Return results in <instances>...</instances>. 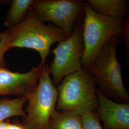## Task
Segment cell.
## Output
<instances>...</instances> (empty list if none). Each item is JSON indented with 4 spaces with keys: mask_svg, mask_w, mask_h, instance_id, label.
Masks as SVG:
<instances>
[{
    "mask_svg": "<svg viewBox=\"0 0 129 129\" xmlns=\"http://www.w3.org/2000/svg\"><path fill=\"white\" fill-rule=\"evenodd\" d=\"M122 35L110 38L95 59L84 68L92 76L100 92L114 102L128 103L129 95L123 84L121 68L117 56V49Z\"/></svg>",
    "mask_w": 129,
    "mask_h": 129,
    "instance_id": "6da1fadb",
    "label": "cell"
},
{
    "mask_svg": "<svg viewBox=\"0 0 129 129\" xmlns=\"http://www.w3.org/2000/svg\"><path fill=\"white\" fill-rule=\"evenodd\" d=\"M6 31L9 37L10 49L17 47L36 50L40 55L39 64L42 66L46 64L52 45L67 38L59 28L53 23L46 25L42 22L32 7L22 23Z\"/></svg>",
    "mask_w": 129,
    "mask_h": 129,
    "instance_id": "7a4b0ae2",
    "label": "cell"
},
{
    "mask_svg": "<svg viewBox=\"0 0 129 129\" xmlns=\"http://www.w3.org/2000/svg\"><path fill=\"white\" fill-rule=\"evenodd\" d=\"M96 85L92 76L84 68L66 76L57 88L56 110L74 111L80 115L96 112L98 108Z\"/></svg>",
    "mask_w": 129,
    "mask_h": 129,
    "instance_id": "3957f363",
    "label": "cell"
},
{
    "mask_svg": "<svg viewBox=\"0 0 129 129\" xmlns=\"http://www.w3.org/2000/svg\"><path fill=\"white\" fill-rule=\"evenodd\" d=\"M124 26L123 21L100 15L85 3L83 19L85 46L82 59L83 68H86L92 63L110 38L122 35Z\"/></svg>",
    "mask_w": 129,
    "mask_h": 129,
    "instance_id": "277c9868",
    "label": "cell"
},
{
    "mask_svg": "<svg viewBox=\"0 0 129 129\" xmlns=\"http://www.w3.org/2000/svg\"><path fill=\"white\" fill-rule=\"evenodd\" d=\"M58 99L57 88L52 82L49 65L43 66L37 86L28 98L26 113L22 122L27 129H47L55 110Z\"/></svg>",
    "mask_w": 129,
    "mask_h": 129,
    "instance_id": "5b68a950",
    "label": "cell"
},
{
    "mask_svg": "<svg viewBox=\"0 0 129 129\" xmlns=\"http://www.w3.org/2000/svg\"><path fill=\"white\" fill-rule=\"evenodd\" d=\"M85 46L83 39V20L76 24L69 37L58 43L50 53L54 57L49 70L52 82L57 87L63 78L83 69L82 59Z\"/></svg>",
    "mask_w": 129,
    "mask_h": 129,
    "instance_id": "8992f818",
    "label": "cell"
},
{
    "mask_svg": "<svg viewBox=\"0 0 129 129\" xmlns=\"http://www.w3.org/2000/svg\"><path fill=\"white\" fill-rule=\"evenodd\" d=\"M85 3L79 0H34L32 7L43 23L50 22L69 37L83 20Z\"/></svg>",
    "mask_w": 129,
    "mask_h": 129,
    "instance_id": "52a82bcc",
    "label": "cell"
},
{
    "mask_svg": "<svg viewBox=\"0 0 129 129\" xmlns=\"http://www.w3.org/2000/svg\"><path fill=\"white\" fill-rule=\"evenodd\" d=\"M42 68L39 64L23 73L13 72L7 68H0V97H28L37 86Z\"/></svg>",
    "mask_w": 129,
    "mask_h": 129,
    "instance_id": "ba28073f",
    "label": "cell"
},
{
    "mask_svg": "<svg viewBox=\"0 0 129 129\" xmlns=\"http://www.w3.org/2000/svg\"><path fill=\"white\" fill-rule=\"evenodd\" d=\"M97 115L106 129H129V104L114 102L96 90Z\"/></svg>",
    "mask_w": 129,
    "mask_h": 129,
    "instance_id": "9c48e42d",
    "label": "cell"
},
{
    "mask_svg": "<svg viewBox=\"0 0 129 129\" xmlns=\"http://www.w3.org/2000/svg\"><path fill=\"white\" fill-rule=\"evenodd\" d=\"M86 3L96 13L123 21L128 14L126 0H88Z\"/></svg>",
    "mask_w": 129,
    "mask_h": 129,
    "instance_id": "30bf717a",
    "label": "cell"
},
{
    "mask_svg": "<svg viewBox=\"0 0 129 129\" xmlns=\"http://www.w3.org/2000/svg\"><path fill=\"white\" fill-rule=\"evenodd\" d=\"M47 129H83L82 117L74 111L55 110Z\"/></svg>",
    "mask_w": 129,
    "mask_h": 129,
    "instance_id": "8fae6325",
    "label": "cell"
},
{
    "mask_svg": "<svg viewBox=\"0 0 129 129\" xmlns=\"http://www.w3.org/2000/svg\"><path fill=\"white\" fill-rule=\"evenodd\" d=\"M34 0H13L4 22L8 29L22 23L26 18Z\"/></svg>",
    "mask_w": 129,
    "mask_h": 129,
    "instance_id": "7c38bea8",
    "label": "cell"
},
{
    "mask_svg": "<svg viewBox=\"0 0 129 129\" xmlns=\"http://www.w3.org/2000/svg\"><path fill=\"white\" fill-rule=\"evenodd\" d=\"M28 97H16L14 99L0 98V122L13 117H25L26 113L23 107Z\"/></svg>",
    "mask_w": 129,
    "mask_h": 129,
    "instance_id": "4fadbf2b",
    "label": "cell"
},
{
    "mask_svg": "<svg viewBox=\"0 0 129 129\" xmlns=\"http://www.w3.org/2000/svg\"><path fill=\"white\" fill-rule=\"evenodd\" d=\"M81 116L83 129H103L96 112H89Z\"/></svg>",
    "mask_w": 129,
    "mask_h": 129,
    "instance_id": "5bb4252c",
    "label": "cell"
},
{
    "mask_svg": "<svg viewBox=\"0 0 129 129\" xmlns=\"http://www.w3.org/2000/svg\"><path fill=\"white\" fill-rule=\"evenodd\" d=\"M10 39L6 30L0 32V68H7L5 60V53L10 49Z\"/></svg>",
    "mask_w": 129,
    "mask_h": 129,
    "instance_id": "9a60e30c",
    "label": "cell"
},
{
    "mask_svg": "<svg viewBox=\"0 0 129 129\" xmlns=\"http://www.w3.org/2000/svg\"><path fill=\"white\" fill-rule=\"evenodd\" d=\"M0 129H27L22 123L19 122H11L8 120L0 122Z\"/></svg>",
    "mask_w": 129,
    "mask_h": 129,
    "instance_id": "2e32d148",
    "label": "cell"
}]
</instances>
